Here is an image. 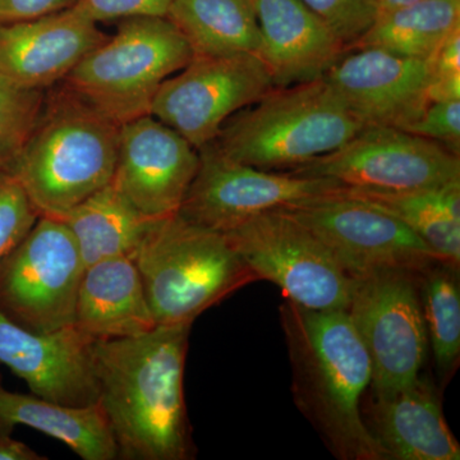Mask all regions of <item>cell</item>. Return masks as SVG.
<instances>
[{"label":"cell","mask_w":460,"mask_h":460,"mask_svg":"<svg viewBox=\"0 0 460 460\" xmlns=\"http://www.w3.org/2000/svg\"><path fill=\"white\" fill-rule=\"evenodd\" d=\"M199 165L198 148L154 115L120 126L111 183L142 214H178Z\"/></svg>","instance_id":"obj_14"},{"label":"cell","mask_w":460,"mask_h":460,"mask_svg":"<svg viewBox=\"0 0 460 460\" xmlns=\"http://www.w3.org/2000/svg\"><path fill=\"white\" fill-rule=\"evenodd\" d=\"M348 192L393 215L440 259L460 265V181L410 192Z\"/></svg>","instance_id":"obj_24"},{"label":"cell","mask_w":460,"mask_h":460,"mask_svg":"<svg viewBox=\"0 0 460 460\" xmlns=\"http://www.w3.org/2000/svg\"><path fill=\"white\" fill-rule=\"evenodd\" d=\"M402 131L438 142L459 155L460 100L429 102L419 119Z\"/></svg>","instance_id":"obj_30"},{"label":"cell","mask_w":460,"mask_h":460,"mask_svg":"<svg viewBox=\"0 0 460 460\" xmlns=\"http://www.w3.org/2000/svg\"><path fill=\"white\" fill-rule=\"evenodd\" d=\"M27 426L57 438L84 460H115L118 456L113 432L98 402L72 407L5 389L0 375V431L13 432Z\"/></svg>","instance_id":"obj_21"},{"label":"cell","mask_w":460,"mask_h":460,"mask_svg":"<svg viewBox=\"0 0 460 460\" xmlns=\"http://www.w3.org/2000/svg\"><path fill=\"white\" fill-rule=\"evenodd\" d=\"M349 190L410 192L460 181V157L444 145L392 127H365L326 155L290 171Z\"/></svg>","instance_id":"obj_11"},{"label":"cell","mask_w":460,"mask_h":460,"mask_svg":"<svg viewBox=\"0 0 460 460\" xmlns=\"http://www.w3.org/2000/svg\"><path fill=\"white\" fill-rule=\"evenodd\" d=\"M165 18L184 36L193 57L259 53L252 0H172Z\"/></svg>","instance_id":"obj_23"},{"label":"cell","mask_w":460,"mask_h":460,"mask_svg":"<svg viewBox=\"0 0 460 460\" xmlns=\"http://www.w3.org/2000/svg\"><path fill=\"white\" fill-rule=\"evenodd\" d=\"M296 408L341 460H386L362 419L370 357L345 311L279 308Z\"/></svg>","instance_id":"obj_2"},{"label":"cell","mask_w":460,"mask_h":460,"mask_svg":"<svg viewBox=\"0 0 460 460\" xmlns=\"http://www.w3.org/2000/svg\"><path fill=\"white\" fill-rule=\"evenodd\" d=\"M133 261L157 326L192 325L208 308L259 281L226 233L178 214L153 223Z\"/></svg>","instance_id":"obj_5"},{"label":"cell","mask_w":460,"mask_h":460,"mask_svg":"<svg viewBox=\"0 0 460 460\" xmlns=\"http://www.w3.org/2000/svg\"><path fill=\"white\" fill-rule=\"evenodd\" d=\"M11 432L0 431V460H45L22 441L12 438Z\"/></svg>","instance_id":"obj_34"},{"label":"cell","mask_w":460,"mask_h":460,"mask_svg":"<svg viewBox=\"0 0 460 460\" xmlns=\"http://www.w3.org/2000/svg\"><path fill=\"white\" fill-rule=\"evenodd\" d=\"M45 96V90L29 89L0 75V169H9L25 146Z\"/></svg>","instance_id":"obj_27"},{"label":"cell","mask_w":460,"mask_h":460,"mask_svg":"<svg viewBox=\"0 0 460 460\" xmlns=\"http://www.w3.org/2000/svg\"><path fill=\"white\" fill-rule=\"evenodd\" d=\"M419 272L387 269L352 278L345 313L370 357L368 389L374 392H392L408 385L420 376L428 361Z\"/></svg>","instance_id":"obj_9"},{"label":"cell","mask_w":460,"mask_h":460,"mask_svg":"<svg viewBox=\"0 0 460 460\" xmlns=\"http://www.w3.org/2000/svg\"><path fill=\"white\" fill-rule=\"evenodd\" d=\"M416 2H419V0H376L377 17L381 16V14L387 13V12L405 7V5H410L411 3Z\"/></svg>","instance_id":"obj_35"},{"label":"cell","mask_w":460,"mask_h":460,"mask_svg":"<svg viewBox=\"0 0 460 460\" xmlns=\"http://www.w3.org/2000/svg\"><path fill=\"white\" fill-rule=\"evenodd\" d=\"M192 58L189 42L165 17L126 18L62 84L122 126L151 114L162 84Z\"/></svg>","instance_id":"obj_6"},{"label":"cell","mask_w":460,"mask_h":460,"mask_svg":"<svg viewBox=\"0 0 460 460\" xmlns=\"http://www.w3.org/2000/svg\"><path fill=\"white\" fill-rule=\"evenodd\" d=\"M105 39L98 23L74 7L0 23V75L29 89H50Z\"/></svg>","instance_id":"obj_17"},{"label":"cell","mask_w":460,"mask_h":460,"mask_svg":"<svg viewBox=\"0 0 460 460\" xmlns=\"http://www.w3.org/2000/svg\"><path fill=\"white\" fill-rule=\"evenodd\" d=\"M349 50L377 17L376 0H301Z\"/></svg>","instance_id":"obj_29"},{"label":"cell","mask_w":460,"mask_h":460,"mask_svg":"<svg viewBox=\"0 0 460 460\" xmlns=\"http://www.w3.org/2000/svg\"><path fill=\"white\" fill-rule=\"evenodd\" d=\"M460 29V0H419L378 16L353 49H380L429 59Z\"/></svg>","instance_id":"obj_25"},{"label":"cell","mask_w":460,"mask_h":460,"mask_svg":"<svg viewBox=\"0 0 460 460\" xmlns=\"http://www.w3.org/2000/svg\"><path fill=\"white\" fill-rule=\"evenodd\" d=\"M363 128L323 75L272 87L232 115L211 144L242 164L290 172L338 150Z\"/></svg>","instance_id":"obj_4"},{"label":"cell","mask_w":460,"mask_h":460,"mask_svg":"<svg viewBox=\"0 0 460 460\" xmlns=\"http://www.w3.org/2000/svg\"><path fill=\"white\" fill-rule=\"evenodd\" d=\"M120 124L66 84L45 96L25 146L8 171L39 214L59 217L111 183Z\"/></svg>","instance_id":"obj_3"},{"label":"cell","mask_w":460,"mask_h":460,"mask_svg":"<svg viewBox=\"0 0 460 460\" xmlns=\"http://www.w3.org/2000/svg\"><path fill=\"white\" fill-rule=\"evenodd\" d=\"M84 269L68 226L59 217L41 215L0 261V313L30 332L75 325Z\"/></svg>","instance_id":"obj_7"},{"label":"cell","mask_w":460,"mask_h":460,"mask_svg":"<svg viewBox=\"0 0 460 460\" xmlns=\"http://www.w3.org/2000/svg\"><path fill=\"white\" fill-rule=\"evenodd\" d=\"M260 30L257 56L274 86L323 77L347 53L343 42L301 0H252Z\"/></svg>","instance_id":"obj_19"},{"label":"cell","mask_w":460,"mask_h":460,"mask_svg":"<svg viewBox=\"0 0 460 460\" xmlns=\"http://www.w3.org/2000/svg\"><path fill=\"white\" fill-rule=\"evenodd\" d=\"M272 87L271 75L257 54L193 57L162 84L151 115L199 150L217 137L232 115Z\"/></svg>","instance_id":"obj_13"},{"label":"cell","mask_w":460,"mask_h":460,"mask_svg":"<svg viewBox=\"0 0 460 460\" xmlns=\"http://www.w3.org/2000/svg\"><path fill=\"white\" fill-rule=\"evenodd\" d=\"M323 77L365 127L405 129L429 104V59L348 50Z\"/></svg>","instance_id":"obj_15"},{"label":"cell","mask_w":460,"mask_h":460,"mask_svg":"<svg viewBox=\"0 0 460 460\" xmlns=\"http://www.w3.org/2000/svg\"><path fill=\"white\" fill-rule=\"evenodd\" d=\"M190 326L93 343L99 404L119 459L195 458L183 389Z\"/></svg>","instance_id":"obj_1"},{"label":"cell","mask_w":460,"mask_h":460,"mask_svg":"<svg viewBox=\"0 0 460 460\" xmlns=\"http://www.w3.org/2000/svg\"><path fill=\"white\" fill-rule=\"evenodd\" d=\"M93 343L75 325L35 332L0 313V363L47 401L72 407L99 402Z\"/></svg>","instance_id":"obj_16"},{"label":"cell","mask_w":460,"mask_h":460,"mask_svg":"<svg viewBox=\"0 0 460 460\" xmlns=\"http://www.w3.org/2000/svg\"><path fill=\"white\" fill-rule=\"evenodd\" d=\"M172 0H75L72 7L93 22L135 17H166Z\"/></svg>","instance_id":"obj_31"},{"label":"cell","mask_w":460,"mask_h":460,"mask_svg":"<svg viewBox=\"0 0 460 460\" xmlns=\"http://www.w3.org/2000/svg\"><path fill=\"white\" fill-rule=\"evenodd\" d=\"M438 394L422 375L392 392L366 390L363 422L386 460L460 459V445L445 420Z\"/></svg>","instance_id":"obj_18"},{"label":"cell","mask_w":460,"mask_h":460,"mask_svg":"<svg viewBox=\"0 0 460 460\" xmlns=\"http://www.w3.org/2000/svg\"><path fill=\"white\" fill-rule=\"evenodd\" d=\"M40 214L17 178L0 169V261L26 237Z\"/></svg>","instance_id":"obj_28"},{"label":"cell","mask_w":460,"mask_h":460,"mask_svg":"<svg viewBox=\"0 0 460 460\" xmlns=\"http://www.w3.org/2000/svg\"><path fill=\"white\" fill-rule=\"evenodd\" d=\"M259 280L311 310L347 311L353 279L304 224L284 210L259 215L226 233Z\"/></svg>","instance_id":"obj_8"},{"label":"cell","mask_w":460,"mask_h":460,"mask_svg":"<svg viewBox=\"0 0 460 460\" xmlns=\"http://www.w3.org/2000/svg\"><path fill=\"white\" fill-rule=\"evenodd\" d=\"M283 210L310 229L350 278L387 269L419 272L443 260L401 220L348 189Z\"/></svg>","instance_id":"obj_12"},{"label":"cell","mask_w":460,"mask_h":460,"mask_svg":"<svg viewBox=\"0 0 460 460\" xmlns=\"http://www.w3.org/2000/svg\"><path fill=\"white\" fill-rule=\"evenodd\" d=\"M429 59L432 80L460 75V29L453 32Z\"/></svg>","instance_id":"obj_33"},{"label":"cell","mask_w":460,"mask_h":460,"mask_svg":"<svg viewBox=\"0 0 460 460\" xmlns=\"http://www.w3.org/2000/svg\"><path fill=\"white\" fill-rule=\"evenodd\" d=\"M417 278L429 347L445 387L460 362L459 263L438 260L422 269Z\"/></svg>","instance_id":"obj_26"},{"label":"cell","mask_w":460,"mask_h":460,"mask_svg":"<svg viewBox=\"0 0 460 460\" xmlns=\"http://www.w3.org/2000/svg\"><path fill=\"white\" fill-rule=\"evenodd\" d=\"M75 325L95 341L138 337L156 328L133 259L114 257L84 269Z\"/></svg>","instance_id":"obj_20"},{"label":"cell","mask_w":460,"mask_h":460,"mask_svg":"<svg viewBox=\"0 0 460 460\" xmlns=\"http://www.w3.org/2000/svg\"><path fill=\"white\" fill-rule=\"evenodd\" d=\"M75 0H0V23L33 20L71 8Z\"/></svg>","instance_id":"obj_32"},{"label":"cell","mask_w":460,"mask_h":460,"mask_svg":"<svg viewBox=\"0 0 460 460\" xmlns=\"http://www.w3.org/2000/svg\"><path fill=\"white\" fill-rule=\"evenodd\" d=\"M74 235L84 266L114 259H133L153 223L113 183L59 217Z\"/></svg>","instance_id":"obj_22"},{"label":"cell","mask_w":460,"mask_h":460,"mask_svg":"<svg viewBox=\"0 0 460 460\" xmlns=\"http://www.w3.org/2000/svg\"><path fill=\"white\" fill-rule=\"evenodd\" d=\"M199 165L178 215L228 233L270 211L283 210L347 190L337 181L270 172L234 162L213 144L199 148Z\"/></svg>","instance_id":"obj_10"}]
</instances>
